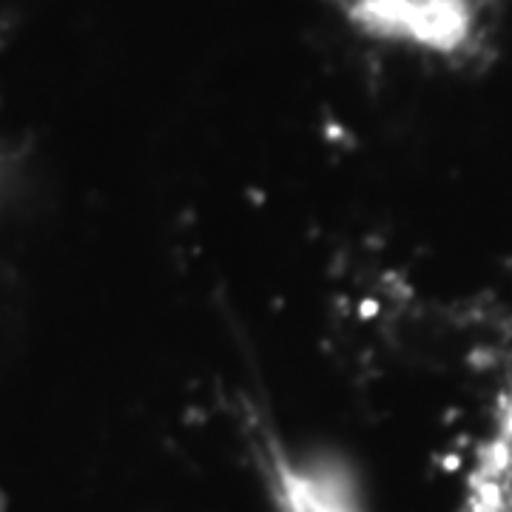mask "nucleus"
<instances>
[{"label":"nucleus","instance_id":"2","mask_svg":"<svg viewBox=\"0 0 512 512\" xmlns=\"http://www.w3.org/2000/svg\"><path fill=\"white\" fill-rule=\"evenodd\" d=\"M493 453L512 473V382L510 390H507V399H504V407H501V419H498V433H495Z\"/></svg>","mask_w":512,"mask_h":512},{"label":"nucleus","instance_id":"1","mask_svg":"<svg viewBox=\"0 0 512 512\" xmlns=\"http://www.w3.org/2000/svg\"><path fill=\"white\" fill-rule=\"evenodd\" d=\"M365 35L430 55L467 52L504 0H328Z\"/></svg>","mask_w":512,"mask_h":512}]
</instances>
